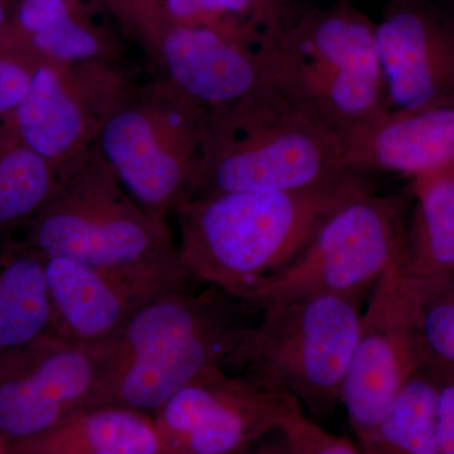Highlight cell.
<instances>
[{
  "label": "cell",
  "mask_w": 454,
  "mask_h": 454,
  "mask_svg": "<svg viewBox=\"0 0 454 454\" xmlns=\"http://www.w3.org/2000/svg\"><path fill=\"white\" fill-rule=\"evenodd\" d=\"M11 23L12 18L9 16L7 3H0V47L7 44Z\"/></svg>",
  "instance_id": "obj_30"
},
{
  "label": "cell",
  "mask_w": 454,
  "mask_h": 454,
  "mask_svg": "<svg viewBox=\"0 0 454 454\" xmlns=\"http://www.w3.org/2000/svg\"><path fill=\"white\" fill-rule=\"evenodd\" d=\"M35 62H52L59 65L107 62L103 44L90 29L70 16L35 33L16 47Z\"/></svg>",
  "instance_id": "obj_22"
},
{
  "label": "cell",
  "mask_w": 454,
  "mask_h": 454,
  "mask_svg": "<svg viewBox=\"0 0 454 454\" xmlns=\"http://www.w3.org/2000/svg\"><path fill=\"white\" fill-rule=\"evenodd\" d=\"M429 2L434 3L439 7L448 9V11L453 12L454 13V0H429Z\"/></svg>",
  "instance_id": "obj_31"
},
{
  "label": "cell",
  "mask_w": 454,
  "mask_h": 454,
  "mask_svg": "<svg viewBox=\"0 0 454 454\" xmlns=\"http://www.w3.org/2000/svg\"><path fill=\"white\" fill-rule=\"evenodd\" d=\"M37 62L20 51L0 47V121L26 97Z\"/></svg>",
  "instance_id": "obj_25"
},
{
  "label": "cell",
  "mask_w": 454,
  "mask_h": 454,
  "mask_svg": "<svg viewBox=\"0 0 454 454\" xmlns=\"http://www.w3.org/2000/svg\"><path fill=\"white\" fill-rule=\"evenodd\" d=\"M420 333L428 363H454V276L424 301Z\"/></svg>",
  "instance_id": "obj_23"
},
{
  "label": "cell",
  "mask_w": 454,
  "mask_h": 454,
  "mask_svg": "<svg viewBox=\"0 0 454 454\" xmlns=\"http://www.w3.org/2000/svg\"><path fill=\"white\" fill-rule=\"evenodd\" d=\"M351 2H354V0H351Z\"/></svg>",
  "instance_id": "obj_35"
},
{
  "label": "cell",
  "mask_w": 454,
  "mask_h": 454,
  "mask_svg": "<svg viewBox=\"0 0 454 454\" xmlns=\"http://www.w3.org/2000/svg\"><path fill=\"white\" fill-rule=\"evenodd\" d=\"M274 80L340 139L390 110L375 22L351 0L293 13L278 0Z\"/></svg>",
  "instance_id": "obj_5"
},
{
  "label": "cell",
  "mask_w": 454,
  "mask_h": 454,
  "mask_svg": "<svg viewBox=\"0 0 454 454\" xmlns=\"http://www.w3.org/2000/svg\"><path fill=\"white\" fill-rule=\"evenodd\" d=\"M52 334L77 343L118 340L146 303L114 278L82 262L44 258Z\"/></svg>",
  "instance_id": "obj_16"
},
{
  "label": "cell",
  "mask_w": 454,
  "mask_h": 454,
  "mask_svg": "<svg viewBox=\"0 0 454 454\" xmlns=\"http://www.w3.org/2000/svg\"><path fill=\"white\" fill-rule=\"evenodd\" d=\"M435 385V426L442 454H454V363H428Z\"/></svg>",
  "instance_id": "obj_27"
},
{
  "label": "cell",
  "mask_w": 454,
  "mask_h": 454,
  "mask_svg": "<svg viewBox=\"0 0 454 454\" xmlns=\"http://www.w3.org/2000/svg\"><path fill=\"white\" fill-rule=\"evenodd\" d=\"M447 172L454 173V167L452 169L447 170Z\"/></svg>",
  "instance_id": "obj_33"
},
{
  "label": "cell",
  "mask_w": 454,
  "mask_h": 454,
  "mask_svg": "<svg viewBox=\"0 0 454 454\" xmlns=\"http://www.w3.org/2000/svg\"><path fill=\"white\" fill-rule=\"evenodd\" d=\"M348 173L340 137L274 79L241 100L206 114L196 196L309 190Z\"/></svg>",
  "instance_id": "obj_3"
},
{
  "label": "cell",
  "mask_w": 454,
  "mask_h": 454,
  "mask_svg": "<svg viewBox=\"0 0 454 454\" xmlns=\"http://www.w3.org/2000/svg\"><path fill=\"white\" fill-rule=\"evenodd\" d=\"M116 340L77 343L47 334L0 355V439L33 437L103 405Z\"/></svg>",
  "instance_id": "obj_9"
},
{
  "label": "cell",
  "mask_w": 454,
  "mask_h": 454,
  "mask_svg": "<svg viewBox=\"0 0 454 454\" xmlns=\"http://www.w3.org/2000/svg\"><path fill=\"white\" fill-rule=\"evenodd\" d=\"M375 41L390 110L454 106V13L429 0H387Z\"/></svg>",
  "instance_id": "obj_13"
},
{
  "label": "cell",
  "mask_w": 454,
  "mask_h": 454,
  "mask_svg": "<svg viewBox=\"0 0 454 454\" xmlns=\"http://www.w3.org/2000/svg\"><path fill=\"white\" fill-rule=\"evenodd\" d=\"M226 366L291 394L315 414L330 413L360 331L361 295H303L262 306Z\"/></svg>",
  "instance_id": "obj_6"
},
{
  "label": "cell",
  "mask_w": 454,
  "mask_h": 454,
  "mask_svg": "<svg viewBox=\"0 0 454 454\" xmlns=\"http://www.w3.org/2000/svg\"><path fill=\"white\" fill-rule=\"evenodd\" d=\"M363 454H442L435 426V385L428 365L406 382Z\"/></svg>",
  "instance_id": "obj_21"
},
{
  "label": "cell",
  "mask_w": 454,
  "mask_h": 454,
  "mask_svg": "<svg viewBox=\"0 0 454 454\" xmlns=\"http://www.w3.org/2000/svg\"><path fill=\"white\" fill-rule=\"evenodd\" d=\"M20 240L43 258L97 269L143 301L195 282L182 267L166 217L125 191L95 145L57 169L52 196Z\"/></svg>",
  "instance_id": "obj_1"
},
{
  "label": "cell",
  "mask_w": 454,
  "mask_h": 454,
  "mask_svg": "<svg viewBox=\"0 0 454 454\" xmlns=\"http://www.w3.org/2000/svg\"><path fill=\"white\" fill-rule=\"evenodd\" d=\"M413 196L399 269L426 301L454 276V173L414 179Z\"/></svg>",
  "instance_id": "obj_17"
},
{
  "label": "cell",
  "mask_w": 454,
  "mask_h": 454,
  "mask_svg": "<svg viewBox=\"0 0 454 454\" xmlns=\"http://www.w3.org/2000/svg\"><path fill=\"white\" fill-rule=\"evenodd\" d=\"M340 140L348 172L429 177L454 167V106L387 110Z\"/></svg>",
  "instance_id": "obj_15"
},
{
  "label": "cell",
  "mask_w": 454,
  "mask_h": 454,
  "mask_svg": "<svg viewBox=\"0 0 454 454\" xmlns=\"http://www.w3.org/2000/svg\"><path fill=\"white\" fill-rule=\"evenodd\" d=\"M408 201L360 191L334 208L300 255L253 293L262 309L303 295H363L399 265L408 227Z\"/></svg>",
  "instance_id": "obj_8"
},
{
  "label": "cell",
  "mask_w": 454,
  "mask_h": 454,
  "mask_svg": "<svg viewBox=\"0 0 454 454\" xmlns=\"http://www.w3.org/2000/svg\"><path fill=\"white\" fill-rule=\"evenodd\" d=\"M264 14L252 40L211 26H177L164 33L154 57L162 79L207 110L229 106L274 79L273 32Z\"/></svg>",
  "instance_id": "obj_14"
},
{
  "label": "cell",
  "mask_w": 454,
  "mask_h": 454,
  "mask_svg": "<svg viewBox=\"0 0 454 454\" xmlns=\"http://www.w3.org/2000/svg\"><path fill=\"white\" fill-rule=\"evenodd\" d=\"M255 0H167V7L175 17L192 18L199 14L243 13Z\"/></svg>",
  "instance_id": "obj_28"
},
{
  "label": "cell",
  "mask_w": 454,
  "mask_h": 454,
  "mask_svg": "<svg viewBox=\"0 0 454 454\" xmlns=\"http://www.w3.org/2000/svg\"><path fill=\"white\" fill-rule=\"evenodd\" d=\"M130 82L109 62H37L26 97L8 116L18 138L59 169L94 145Z\"/></svg>",
  "instance_id": "obj_12"
},
{
  "label": "cell",
  "mask_w": 454,
  "mask_h": 454,
  "mask_svg": "<svg viewBox=\"0 0 454 454\" xmlns=\"http://www.w3.org/2000/svg\"><path fill=\"white\" fill-rule=\"evenodd\" d=\"M8 0H0V3H7Z\"/></svg>",
  "instance_id": "obj_34"
},
{
  "label": "cell",
  "mask_w": 454,
  "mask_h": 454,
  "mask_svg": "<svg viewBox=\"0 0 454 454\" xmlns=\"http://www.w3.org/2000/svg\"><path fill=\"white\" fill-rule=\"evenodd\" d=\"M253 307L215 286L197 291L192 284L146 301L116 340L103 405L152 417L202 373L225 367L254 324L247 315Z\"/></svg>",
  "instance_id": "obj_4"
},
{
  "label": "cell",
  "mask_w": 454,
  "mask_h": 454,
  "mask_svg": "<svg viewBox=\"0 0 454 454\" xmlns=\"http://www.w3.org/2000/svg\"><path fill=\"white\" fill-rule=\"evenodd\" d=\"M300 404L286 390L214 367L153 415L163 454H239L271 433Z\"/></svg>",
  "instance_id": "obj_11"
},
{
  "label": "cell",
  "mask_w": 454,
  "mask_h": 454,
  "mask_svg": "<svg viewBox=\"0 0 454 454\" xmlns=\"http://www.w3.org/2000/svg\"><path fill=\"white\" fill-rule=\"evenodd\" d=\"M70 14L66 0H20L12 18L7 46L16 47Z\"/></svg>",
  "instance_id": "obj_26"
},
{
  "label": "cell",
  "mask_w": 454,
  "mask_h": 454,
  "mask_svg": "<svg viewBox=\"0 0 454 454\" xmlns=\"http://www.w3.org/2000/svg\"><path fill=\"white\" fill-rule=\"evenodd\" d=\"M5 447L7 454H163L151 415L118 405L88 409Z\"/></svg>",
  "instance_id": "obj_18"
},
{
  "label": "cell",
  "mask_w": 454,
  "mask_h": 454,
  "mask_svg": "<svg viewBox=\"0 0 454 454\" xmlns=\"http://www.w3.org/2000/svg\"><path fill=\"white\" fill-rule=\"evenodd\" d=\"M52 334L44 258L20 239L0 240V355Z\"/></svg>",
  "instance_id": "obj_19"
},
{
  "label": "cell",
  "mask_w": 454,
  "mask_h": 454,
  "mask_svg": "<svg viewBox=\"0 0 454 454\" xmlns=\"http://www.w3.org/2000/svg\"><path fill=\"white\" fill-rule=\"evenodd\" d=\"M423 304L399 265L372 289L340 402L361 452L400 390L428 363L420 333Z\"/></svg>",
  "instance_id": "obj_10"
},
{
  "label": "cell",
  "mask_w": 454,
  "mask_h": 454,
  "mask_svg": "<svg viewBox=\"0 0 454 454\" xmlns=\"http://www.w3.org/2000/svg\"><path fill=\"white\" fill-rule=\"evenodd\" d=\"M206 114L162 77L130 85L94 145L125 191L167 219L199 191Z\"/></svg>",
  "instance_id": "obj_7"
},
{
  "label": "cell",
  "mask_w": 454,
  "mask_h": 454,
  "mask_svg": "<svg viewBox=\"0 0 454 454\" xmlns=\"http://www.w3.org/2000/svg\"><path fill=\"white\" fill-rule=\"evenodd\" d=\"M239 454H294V452L278 430V432L271 433L268 437L254 444L249 450Z\"/></svg>",
  "instance_id": "obj_29"
},
{
  "label": "cell",
  "mask_w": 454,
  "mask_h": 454,
  "mask_svg": "<svg viewBox=\"0 0 454 454\" xmlns=\"http://www.w3.org/2000/svg\"><path fill=\"white\" fill-rule=\"evenodd\" d=\"M0 454H7V447H5V443L2 439H0Z\"/></svg>",
  "instance_id": "obj_32"
},
{
  "label": "cell",
  "mask_w": 454,
  "mask_h": 454,
  "mask_svg": "<svg viewBox=\"0 0 454 454\" xmlns=\"http://www.w3.org/2000/svg\"><path fill=\"white\" fill-rule=\"evenodd\" d=\"M348 173L301 191H236L192 197L179 206L178 256L188 276L247 301L297 258L325 217L369 188Z\"/></svg>",
  "instance_id": "obj_2"
},
{
  "label": "cell",
  "mask_w": 454,
  "mask_h": 454,
  "mask_svg": "<svg viewBox=\"0 0 454 454\" xmlns=\"http://www.w3.org/2000/svg\"><path fill=\"white\" fill-rule=\"evenodd\" d=\"M57 169L0 121V240L14 238L52 196Z\"/></svg>",
  "instance_id": "obj_20"
},
{
  "label": "cell",
  "mask_w": 454,
  "mask_h": 454,
  "mask_svg": "<svg viewBox=\"0 0 454 454\" xmlns=\"http://www.w3.org/2000/svg\"><path fill=\"white\" fill-rule=\"evenodd\" d=\"M279 433L294 454H363L348 438L333 434L304 414L301 405L293 409Z\"/></svg>",
  "instance_id": "obj_24"
}]
</instances>
